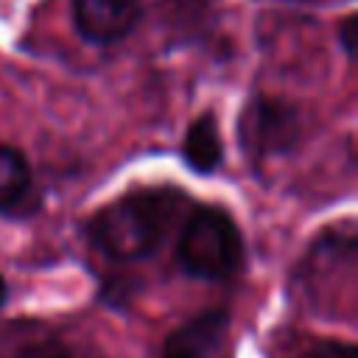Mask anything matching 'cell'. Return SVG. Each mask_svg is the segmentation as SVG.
I'll list each match as a JSON object with an SVG mask.
<instances>
[{
	"mask_svg": "<svg viewBox=\"0 0 358 358\" xmlns=\"http://www.w3.org/2000/svg\"><path fill=\"white\" fill-rule=\"evenodd\" d=\"M168 224V201L159 193H134L106 204L90 221L92 243L112 260H140L151 255Z\"/></svg>",
	"mask_w": 358,
	"mask_h": 358,
	"instance_id": "obj_1",
	"label": "cell"
},
{
	"mask_svg": "<svg viewBox=\"0 0 358 358\" xmlns=\"http://www.w3.org/2000/svg\"><path fill=\"white\" fill-rule=\"evenodd\" d=\"M179 263L201 280H224L243 260V241L235 221L218 207H199L185 221L179 235Z\"/></svg>",
	"mask_w": 358,
	"mask_h": 358,
	"instance_id": "obj_2",
	"label": "cell"
},
{
	"mask_svg": "<svg viewBox=\"0 0 358 358\" xmlns=\"http://www.w3.org/2000/svg\"><path fill=\"white\" fill-rule=\"evenodd\" d=\"M302 137V117L291 101L257 95L252 98L238 117L241 148L252 157L288 154Z\"/></svg>",
	"mask_w": 358,
	"mask_h": 358,
	"instance_id": "obj_3",
	"label": "cell"
},
{
	"mask_svg": "<svg viewBox=\"0 0 358 358\" xmlns=\"http://www.w3.org/2000/svg\"><path fill=\"white\" fill-rule=\"evenodd\" d=\"M140 0H73V25L92 45H115L140 22Z\"/></svg>",
	"mask_w": 358,
	"mask_h": 358,
	"instance_id": "obj_4",
	"label": "cell"
},
{
	"mask_svg": "<svg viewBox=\"0 0 358 358\" xmlns=\"http://www.w3.org/2000/svg\"><path fill=\"white\" fill-rule=\"evenodd\" d=\"M227 310H204L193 319H187L182 327H176L162 347V358H210V352L218 347L224 330H227Z\"/></svg>",
	"mask_w": 358,
	"mask_h": 358,
	"instance_id": "obj_5",
	"label": "cell"
},
{
	"mask_svg": "<svg viewBox=\"0 0 358 358\" xmlns=\"http://www.w3.org/2000/svg\"><path fill=\"white\" fill-rule=\"evenodd\" d=\"M182 157L185 162L196 171V173H213L221 159H224V145H221V134H218V123L215 117L207 112V115H199L187 131H185V140H182Z\"/></svg>",
	"mask_w": 358,
	"mask_h": 358,
	"instance_id": "obj_6",
	"label": "cell"
},
{
	"mask_svg": "<svg viewBox=\"0 0 358 358\" xmlns=\"http://www.w3.org/2000/svg\"><path fill=\"white\" fill-rule=\"evenodd\" d=\"M31 187V165L22 151L0 145V210L14 207Z\"/></svg>",
	"mask_w": 358,
	"mask_h": 358,
	"instance_id": "obj_7",
	"label": "cell"
},
{
	"mask_svg": "<svg viewBox=\"0 0 358 358\" xmlns=\"http://www.w3.org/2000/svg\"><path fill=\"white\" fill-rule=\"evenodd\" d=\"M302 358H355V347L344 341H319Z\"/></svg>",
	"mask_w": 358,
	"mask_h": 358,
	"instance_id": "obj_8",
	"label": "cell"
},
{
	"mask_svg": "<svg viewBox=\"0 0 358 358\" xmlns=\"http://www.w3.org/2000/svg\"><path fill=\"white\" fill-rule=\"evenodd\" d=\"M17 358H70L59 344H53V341H45V344H34V347H28V350H22Z\"/></svg>",
	"mask_w": 358,
	"mask_h": 358,
	"instance_id": "obj_9",
	"label": "cell"
},
{
	"mask_svg": "<svg viewBox=\"0 0 358 358\" xmlns=\"http://www.w3.org/2000/svg\"><path fill=\"white\" fill-rule=\"evenodd\" d=\"M338 42H341V48H344L347 56L355 53V17H352V14H347V17L338 22Z\"/></svg>",
	"mask_w": 358,
	"mask_h": 358,
	"instance_id": "obj_10",
	"label": "cell"
},
{
	"mask_svg": "<svg viewBox=\"0 0 358 358\" xmlns=\"http://www.w3.org/2000/svg\"><path fill=\"white\" fill-rule=\"evenodd\" d=\"M3 302H6V280L0 277V308H3Z\"/></svg>",
	"mask_w": 358,
	"mask_h": 358,
	"instance_id": "obj_11",
	"label": "cell"
},
{
	"mask_svg": "<svg viewBox=\"0 0 358 358\" xmlns=\"http://www.w3.org/2000/svg\"><path fill=\"white\" fill-rule=\"evenodd\" d=\"M285 3H313V0H285Z\"/></svg>",
	"mask_w": 358,
	"mask_h": 358,
	"instance_id": "obj_12",
	"label": "cell"
}]
</instances>
